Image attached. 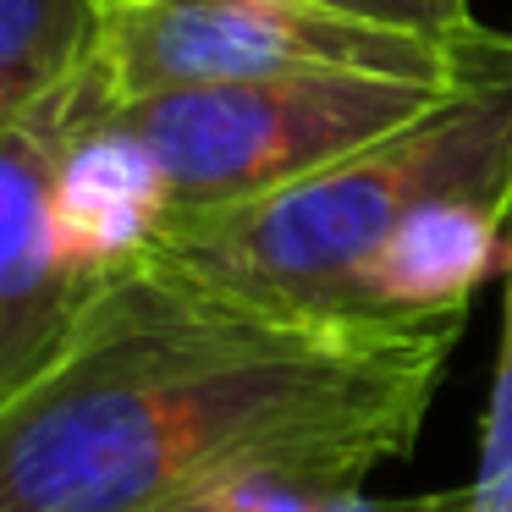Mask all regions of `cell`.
Listing matches in <instances>:
<instances>
[{
    "instance_id": "obj_1",
    "label": "cell",
    "mask_w": 512,
    "mask_h": 512,
    "mask_svg": "<svg viewBox=\"0 0 512 512\" xmlns=\"http://www.w3.org/2000/svg\"><path fill=\"white\" fill-rule=\"evenodd\" d=\"M463 320H309L160 259L105 276L0 402V512H166L237 485L342 496L419 441Z\"/></svg>"
},
{
    "instance_id": "obj_2",
    "label": "cell",
    "mask_w": 512,
    "mask_h": 512,
    "mask_svg": "<svg viewBox=\"0 0 512 512\" xmlns=\"http://www.w3.org/2000/svg\"><path fill=\"white\" fill-rule=\"evenodd\" d=\"M496 160H512V39L424 122L265 199L171 215L149 259L281 314L380 320L375 276L408 215L452 177Z\"/></svg>"
},
{
    "instance_id": "obj_3",
    "label": "cell",
    "mask_w": 512,
    "mask_h": 512,
    "mask_svg": "<svg viewBox=\"0 0 512 512\" xmlns=\"http://www.w3.org/2000/svg\"><path fill=\"white\" fill-rule=\"evenodd\" d=\"M507 50V39L424 34L353 17L320 0H100V39L78 89L94 105H127L171 89L358 72L463 89Z\"/></svg>"
},
{
    "instance_id": "obj_4",
    "label": "cell",
    "mask_w": 512,
    "mask_h": 512,
    "mask_svg": "<svg viewBox=\"0 0 512 512\" xmlns=\"http://www.w3.org/2000/svg\"><path fill=\"white\" fill-rule=\"evenodd\" d=\"M463 89L358 78V72H298V78L171 89L127 105H100V111H111L127 133H138L144 149L160 160L171 188V215H204L314 177V171L435 116Z\"/></svg>"
},
{
    "instance_id": "obj_5",
    "label": "cell",
    "mask_w": 512,
    "mask_h": 512,
    "mask_svg": "<svg viewBox=\"0 0 512 512\" xmlns=\"http://www.w3.org/2000/svg\"><path fill=\"white\" fill-rule=\"evenodd\" d=\"M100 281L72 259L45 111L0 127V402L39 375Z\"/></svg>"
},
{
    "instance_id": "obj_6",
    "label": "cell",
    "mask_w": 512,
    "mask_h": 512,
    "mask_svg": "<svg viewBox=\"0 0 512 512\" xmlns=\"http://www.w3.org/2000/svg\"><path fill=\"white\" fill-rule=\"evenodd\" d=\"M100 0H0V127L39 116L94 56Z\"/></svg>"
},
{
    "instance_id": "obj_7",
    "label": "cell",
    "mask_w": 512,
    "mask_h": 512,
    "mask_svg": "<svg viewBox=\"0 0 512 512\" xmlns=\"http://www.w3.org/2000/svg\"><path fill=\"white\" fill-rule=\"evenodd\" d=\"M463 512H512V226L501 259V347L479 424V468L463 485Z\"/></svg>"
},
{
    "instance_id": "obj_8",
    "label": "cell",
    "mask_w": 512,
    "mask_h": 512,
    "mask_svg": "<svg viewBox=\"0 0 512 512\" xmlns=\"http://www.w3.org/2000/svg\"><path fill=\"white\" fill-rule=\"evenodd\" d=\"M166 512H364L358 490L325 496V490H287V485H237L215 490V496H193Z\"/></svg>"
},
{
    "instance_id": "obj_9",
    "label": "cell",
    "mask_w": 512,
    "mask_h": 512,
    "mask_svg": "<svg viewBox=\"0 0 512 512\" xmlns=\"http://www.w3.org/2000/svg\"><path fill=\"white\" fill-rule=\"evenodd\" d=\"M364 512H463V490H430V496H402V501H369Z\"/></svg>"
},
{
    "instance_id": "obj_10",
    "label": "cell",
    "mask_w": 512,
    "mask_h": 512,
    "mask_svg": "<svg viewBox=\"0 0 512 512\" xmlns=\"http://www.w3.org/2000/svg\"><path fill=\"white\" fill-rule=\"evenodd\" d=\"M320 6H336V12H353V17H375V23H397L391 0H320ZM402 28V23H397Z\"/></svg>"
}]
</instances>
